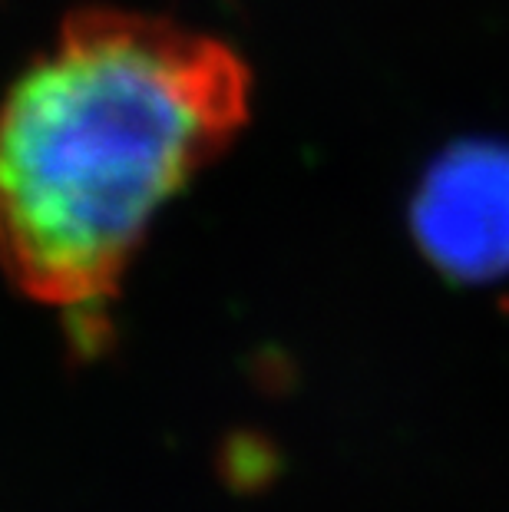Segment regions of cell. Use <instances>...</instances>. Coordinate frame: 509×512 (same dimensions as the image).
<instances>
[{
    "mask_svg": "<svg viewBox=\"0 0 509 512\" xmlns=\"http://www.w3.org/2000/svg\"><path fill=\"white\" fill-rule=\"evenodd\" d=\"M252 73L219 37L123 7L63 17L0 100V268L27 298H113L156 215L235 143Z\"/></svg>",
    "mask_w": 509,
    "mask_h": 512,
    "instance_id": "obj_1",
    "label": "cell"
},
{
    "mask_svg": "<svg viewBox=\"0 0 509 512\" xmlns=\"http://www.w3.org/2000/svg\"><path fill=\"white\" fill-rule=\"evenodd\" d=\"M410 228L453 281L509 275V146L467 139L433 159L410 202Z\"/></svg>",
    "mask_w": 509,
    "mask_h": 512,
    "instance_id": "obj_2",
    "label": "cell"
}]
</instances>
